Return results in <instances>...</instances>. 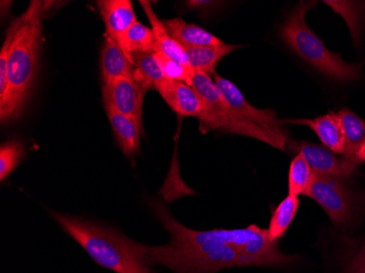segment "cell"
<instances>
[{"instance_id":"cell-21","label":"cell","mask_w":365,"mask_h":273,"mask_svg":"<svg viewBox=\"0 0 365 273\" xmlns=\"http://www.w3.org/2000/svg\"><path fill=\"white\" fill-rule=\"evenodd\" d=\"M299 207H300L299 198L290 195L279 203L276 210L272 213L269 227L267 229L268 235L272 242L278 243L279 239L284 237L293 220L297 217Z\"/></svg>"},{"instance_id":"cell-26","label":"cell","mask_w":365,"mask_h":273,"mask_svg":"<svg viewBox=\"0 0 365 273\" xmlns=\"http://www.w3.org/2000/svg\"><path fill=\"white\" fill-rule=\"evenodd\" d=\"M341 273H365V242L354 250Z\"/></svg>"},{"instance_id":"cell-22","label":"cell","mask_w":365,"mask_h":273,"mask_svg":"<svg viewBox=\"0 0 365 273\" xmlns=\"http://www.w3.org/2000/svg\"><path fill=\"white\" fill-rule=\"evenodd\" d=\"M314 173L311 165L301 155H295L290 164L288 178V195L299 197L307 196L313 184Z\"/></svg>"},{"instance_id":"cell-12","label":"cell","mask_w":365,"mask_h":273,"mask_svg":"<svg viewBox=\"0 0 365 273\" xmlns=\"http://www.w3.org/2000/svg\"><path fill=\"white\" fill-rule=\"evenodd\" d=\"M281 123L284 126H286V124H291L309 127L314 133H317L324 147L327 148L330 151H333L334 153L344 155V135L338 113H328V114L313 119L284 118L281 119Z\"/></svg>"},{"instance_id":"cell-16","label":"cell","mask_w":365,"mask_h":273,"mask_svg":"<svg viewBox=\"0 0 365 273\" xmlns=\"http://www.w3.org/2000/svg\"><path fill=\"white\" fill-rule=\"evenodd\" d=\"M163 24L174 40L178 41L184 48L217 46L225 43L202 26L188 24L180 18L164 20Z\"/></svg>"},{"instance_id":"cell-2","label":"cell","mask_w":365,"mask_h":273,"mask_svg":"<svg viewBox=\"0 0 365 273\" xmlns=\"http://www.w3.org/2000/svg\"><path fill=\"white\" fill-rule=\"evenodd\" d=\"M51 215L103 268L116 273H151L147 246L88 220L54 211Z\"/></svg>"},{"instance_id":"cell-3","label":"cell","mask_w":365,"mask_h":273,"mask_svg":"<svg viewBox=\"0 0 365 273\" xmlns=\"http://www.w3.org/2000/svg\"><path fill=\"white\" fill-rule=\"evenodd\" d=\"M53 4L40 1L38 9L18 33L10 49L7 61V94L5 100L0 102V119L3 124L24 114L38 71L43 16Z\"/></svg>"},{"instance_id":"cell-14","label":"cell","mask_w":365,"mask_h":273,"mask_svg":"<svg viewBox=\"0 0 365 273\" xmlns=\"http://www.w3.org/2000/svg\"><path fill=\"white\" fill-rule=\"evenodd\" d=\"M101 73L104 83L120 78H134V66L116 41L106 36L101 54Z\"/></svg>"},{"instance_id":"cell-18","label":"cell","mask_w":365,"mask_h":273,"mask_svg":"<svg viewBox=\"0 0 365 273\" xmlns=\"http://www.w3.org/2000/svg\"><path fill=\"white\" fill-rule=\"evenodd\" d=\"M38 5H40L38 0L31 1L28 9L21 16L14 19L12 24H10L9 28H8L5 42H4L1 51H0V102H3L5 100L6 94H7V61L8 57H9L10 49H11L12 44H14L18 33L28 24L29 20L32 18L33 14L38 9Z\"/></svg>"},{"instance_id":"cell-8","label":"cell","mask_w":365,"mask_h":273,"mask_svg":"<svg viewBox=\"0 0 365 273\" xmlns=\"http://www.w3.org/2000/svg\"><path fill=\"white\" fill-rule=\"evenodd\" d=\"M287 151L301 155L311 165L314 173L321 175L338 176L349 178L354 175L359 162L344 155H337L324 145H315L309 141L289 140Z\"/></svg>"},{"instance_id":"cell-19","label":"cell","mask_w":365,"mask_h":273,"mask_svg":"<svg viewBox=\"0 0 365 273\" xmlns=\"http://www.w3.org/2000/svg\"><path fill=\"white\" fill-rule=\"evenodd\" d=\"M338 116L344 135V155L356 160V151L365 139V120L348 108L339 110Z\"/></svg>"},{"instance_id":"cell-24","label":"cell","mask_w":365,"mask_h":273,"mask_svg":"<svg viewBox=\"0 0 365 273\" xmlns=\"http://www.w3.org/2000/svg\"><path fill=\"white\" fill-rule=\"evenodd\" d=\"M26 157V147L21 141H7L0 145V180L5 182Z\"/></svg>"},{"instance_id":"cell-15","label":"cell","mask_w":365,"mask_h":273,"mask_svg":"<svg viewBox=\"0 0 365 273\" xmlns=\"http://www.w3.org/2000/svg\"><path fill=\"white\" fill-rule=\"evenodd\" d=\"M139 4L145 11L148 20L150 21L151 29L155 33V42H157V51L169 57V58L186 66V67L192 68L190 66L186 49L178 41L174 40L173 36L168 32L167 29L164 26L163 21H161L155 14L150 1L140 0Z\"/></svg>"},{"instance_id":"cell-17","label":"cell","mask_w":365,"mask_h":273,"mask_svg":"<svg viewBox=\"0 0 365 273\" xmlns=\"http://www.w3.org/2000/svg\"><path fill=\"white\" fill-rule=\"evenodd\" d=\"M240 45L223 44L217 46L190 47L185 48L192 69L206 73L209 77L215 76V68L230 53L240 48Z\"/></svg>"},{"instance_id":"cell-23","label":"cell","mask_w":365,"mask_h":273,"mask_svg":"<svg viewBox=\"0 0 365 273\" xmlns=\"http://www.w3.org/2000/svg\"><path fill=\"white\" fill-rule=\"evenodd\" d=\"M122 49L131 63H133L131 55L134 53L155 52L157 42H155L153 29L148 28L145 24L137 21L127 33L126 40Z\"/></svg>"},{"instance_id":"cell-11","label":"cell","mask_w":365,"mask_h":273,"mask_svg":"<svg viewBox=\"0 0 365 273\" xmlns=\"http://www.w3.org/2000/svg\"><path fill=\"white\" fill-rule=\"evenodd\" d=\"M106 28V36L124 46L127 33L138 20L131 0H98L96 1Z\"/></svg>"},{"instance_id":"cell-5","label":"cell","mask_w":365,"mask_h":273,"mask_svg":"<svg viewBox=\"0 0 365 273\" xmlns=\"http://www.w3.org/2000/svg\"><path fill=\"white\" fill-rule=\"evenodd\" d=\"M192 87L204 101L205 108L198 118L199 129L202 133L217 130L232 135H246L250 138L262 141L266 145H272L281 151L286 150L288 143L286 141L277 138L276 135L256 125L243 122L233 116L230 113L229 104L212 78L206 73L195 71Z\"/></svg>"},{"instance_id":"cell-4","label":"cell","mask_w":365,"mask_h":273,"mask_svg":"<svg viewBox=\"0 0 365 273\" xmlns=\"http://www.w3.org/2000/svg\"><path fill=\"white\" fill-rule=\"evenodd\" d=\"M317 1H300L279 29V36L293 52L315 71L335 81L346 83L360 79L362 63H346L335 54L307 26V12Z\"/></svg>"},{"instance_id":"cell-27","label":"cell","mask_w":365,"mask_h":273,"mask_svg":"<svg viewBox=\"0 0 365 273\" xmlns=\"http://www.w3.org/2000/svg\"><path fill=\"white\" fill-rule=\"evenodd\" d=\"M356 160H358L359 163H363L365 162V139L362 143H361L360 148H359L358 151H356Z\"/></svg>"},{"instance_id":"cell-20","label":"cell","mask_w":365,"mask_h":273,"mask_svg":"<svg viewBox=\"0 0 365 273\" xmlns=\"http://www.w3.org/2000/svg\"><path fill=\"white\" fill-rule=\"evenodd\" d=\"M131 59L134 65V79L148 91L155 89L158 83L165 79L155 52L134 53Z\"/></svg>"},{"instance_id":"cell-10","label":"cell","mask_w":365,"mask_h":273,"mask_svg":"<svg viewBox=\"0 0 365 273\" xmlns=\"http://www.w3.org/2000/svg\"><path fill=\"white\" fill-rule=\"evenodd\" d=\"M155 90L178 116L198 119L204 110V101L196 90L185 82L164 79L155 86Z\"/></svg>"},{"instance_id":"cell-13","label":"cell","mask_w":365,"mask_h":273,"mask_svg":"<svg viewBox=\"0 0 365 273\" xmlns=\"http://www.w3.org/2000/svg\"><path fill=\"white\" fill-rule=\"evenodd\" d=\"M110 127L125 157L133 158L140 152L143 128L134 119L115 110L110 104L104 103Z\"/></svg>"},{"instance_id":"cell-6","label":"cell","mask_w":365,"mask_h":273,"mask_svg":"<svg viewBox=\"0 0 365 273\" xmlns=\"http://www.w3.org/2000/svg\"><path fill=\"white\" fill-rule=\"evenodd\" d=\"M307 197L319 203L338 229L351 227L359 211V195L348 178L315 174Z\"/></svg>"},{"instance_id":"cell-1","label":"cell","mask_w":365,"mask_h":273,"mask_svg":"<svg viewBox=\"0 0 365 273\" xmlns=\"http://www.w3.org/2000/svg\"><path fill=\"white\" fill-rule=\"evenodd\" d=\"M153 212L169 232L171 239L162 246H147L150 264L175 273H215L237 267L286 268L297 257L284 254L266 229L250 225L244 229L196 231L180 225L161 201H150Z\"/></svg>"},{"instance_id":"cell-7","label":"cell","mask_w":365,"mask_h":273,"mask_svg":"<svg viewBox=\"0 0 365 273\" xmlns=\"http://www.w3.org/2000/svg\"><path fill=\"white\" fill-rule=\"evenodd\" d=\"M213 81L220 90L225 101L229 104L230 113L243 122L251 123L260 128L264 129L277 138L288 143V131L281 119L277 116V113L269 108H256L255 106L248 103L245 96H243L239 88L233 82L221 77L218 73L213 76Z\"/></svg>"},{"instance_id":"cell-9","label":"cell","mask_w":365,"mask_h":273,"mask_svg":"<svg viewBox=\"0 0 365 273\" xmlns=\"http://www.w3.org/2000/svg\"><path fill=\"white\" fill-rule=\"evenodd\" d=\"M148 90L134 78H120L110 83H103V103L110 104L115 110L134 119L143 128V105Z\"/></svg>"},{"instance_id":"cell-25","label":"cell","mask_w":365,"mask_h":273,"mask_svg":"<svg viewBox=\"0 0 365 273\" xmlns=\"http://www.w3.org/2000/svg\"><path fill=\"white\" fill-rule=\"evenodd\" d=\"M155 56H157L165 79L185 82V83L192 86V80L195 73L192 68L186 67V66L169 58V57L160 53L159 51H155Z\"/></svg>"}]
</instances>
